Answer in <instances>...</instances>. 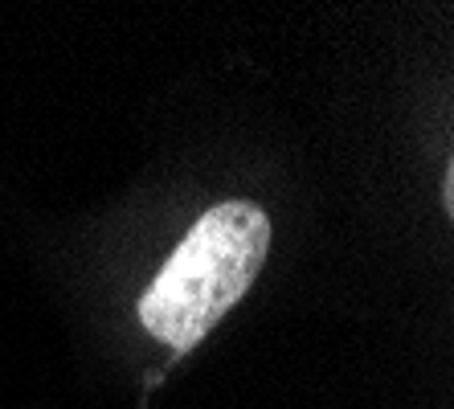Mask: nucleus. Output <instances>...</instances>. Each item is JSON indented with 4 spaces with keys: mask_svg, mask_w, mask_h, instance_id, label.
Wrapping results in <instances>:
<instances>
[{
    "mask_svg": "<svg viewBox=\"0 0 454 409\" xmlns=\"http://www.w3.org/2000/svg\"><path fill=\"white\" fill-rule=\"evenodd\" d=\"M270 221L254 201L213 205L180 241L156 283L139 299V319L160 344L189 352L222 324L262 271Z\"/></svg>",
    "mask_w": 454,
    "mask_h": 409,
    "instance_id": "nucleus-1",
    "label": "nucleus"
}]
</instances>
